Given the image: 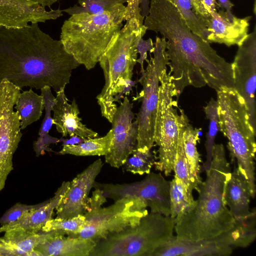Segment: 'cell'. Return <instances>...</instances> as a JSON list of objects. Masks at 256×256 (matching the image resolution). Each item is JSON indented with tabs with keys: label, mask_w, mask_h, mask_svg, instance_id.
Masks as SVG:
<instances>
[{
	"label": "cell",
	"mask_w": 256,
	"mask_h": 256,
	"mask_svg": "<svg viewBox=\"0 0 256 256\" xmlns=\"http://www.w3.org/2000/svg\"><path fill=\"white\" fill-rule=\"evenodd\" d=\"M143 24L146 30L160 34L166 40L168 73L177 100L188 86H208L216 92L223 88H234L232 62L193 32L167 0H150Z\"/></svg>",
	"instance_id": "6da1fadb"
},
{
	"label": "cell",
	"mask_w": 256,
	"mask_h": 256,
	"mask_svg": "<svg viewBox=\"0 0 256 256\" xmlns=\"http://www.w3.org/2000/svg\"><path fill=\"white\" fill-rule=\"evenodd\" d=\"M80 65L61 41L42 31L38 23L18 28L0 26V82L6 79L21 90L48 86L56 92Z\"/></svg>",
	"instance_id": "7a4b0ae2"
},
{
	"label": "cell",
	"mask_w": 256,
	"mask_h": 256,
	"mask_svg": "<svg viewBox=\"0 0 256 256\" xmlns=\"http://www.w3.org/2000/svg\"><path fill=\"white\" fill-rule=\"evenodd\" d=\"M198 188L194 206L174 219L176 236L192 240H210L231 228L234 218L223 198L231 169L222 144H214L210 170Z\"/></svg>",
	"instance_id": "3957f363"
},
{
	"label": "cell",
	"mask_w": 256,
	"mask_h": 256,
	"mask_svg": "<svg viewBox=\"0 0 256 256\" xmlns=\"http://www.w3.org/2000/svg\"><path fill=\"white\" fill-rule=\"evenodd\" d=\"M126 10L124 4H120L102 14L72 15L61 28L60 40L66 50L87 70L93 68L122 26Z\"/></svg>",
	"instance_id": "277c9868"
},
{
	"label": "cell",
	"mask_w": 256,
	"mask_h": 256,
	"mask_svg": "<svg viewBox=\"0 0 256 256\" xmlns=\"http://www.w3.org/2000/svg\"><path fill=\"white\" fill-rule=\"evenodd\" d=\"M216 92L219 130L227 138L231 160H236L254 198L256 132L250 124L245 101L238 93L232 88H223Z\"/></svg>",
	"instance_id": "5b68a950"
},
{
	"label": "cell",
	"mask_w": 256,
	"mask_h": 256,
	"mask_svg": "<svg viewBox=\"0 0 256 256\" xmlns=\"http://www.w3.org/2000/svg\"><path fill=\"white\" fill-rule=\"evenodd\" d=\"M146 30L144 26L138 29L132 22H126L114 34L98 62L105 83L96 98L102 116L111 123L118 107L114 98L132 80L138 56L137 44Z\"/></svg>",
	"instance_id": "8992f818"
},
{
	"label": "cell",
	"mask_w": 256,
	"mask_h": 256,
	"mask_svg": "<svg viewBox=\"0 0 256 256\" xmlns=\"http://www.w3.org/2000/svg\"><path fill=\"white\" fill-rule=\"evenodd\" d=\"M174 218L148 214L136 225L100 240L88 256H150L174 236Z\"/></svg>",
	"instance_id": "52a82bcc"
},
{
	"label": "cell",
	"mask_w": 256,
	"mask_h": 256,
	"mask_svg": "<svg viewBox=\"0 0 256 256\" xmlns=\"http://www.w3.org/2000/svg\"><path fill=\"white\" fill-rule=\"evenodd\" d=\"M152 53L153 57L150 55L146 70L138 80L142 86L140 93L142 105L134 121L138 130L136 148L141 150H151L154 146L160 77L168 64L164 38L156 36Z\"/></svg>",
	"instance_id": "ba28073f"
},
{
	"label": "cell",
	"mask_w": 256,
	"mask_h": 256,
	"mask_svg": "<svg viewBox=\"0 0 256 256\" xmlns=\"http://www.w3.org/2000/svg\"><path fill=\"white\" fill-rule=\"evenodd\" d=\"M174 97L173 84L166 68L160 77L154 132V142L158 146V160L154 165L166 176L173 170L179 133L180 114Z\"/></svg>",
	"instance_id": "9c48e42d"
},
{
	"label": "cell",
	"mask_w": 256,
	"mask_h": 256,
	"mask_svg": "<svg viewBox=\"0 0 256 256\" xmlns=\"http://www.w3.org/2000/svg\"><path fill=\"white\" fill-rule=\"evenodd\" d=\"M148 207L137 198H124L106 208L87 212L85 224L70 236L92 239L96 242L108 236L137 224L148 214Z\"/></svg>",
	"instance_id": "30bf717a"
},
{
	"label": "cell",
	"mask_w": 256,
	"mask_h": 256,
	"mask_svg": "<svg viewBox=\"0 0 256 256\" xmlns=\"http://www.w3.org/2000/svg\"><path fill=\"white\" fill-rule=\"evenodd\" d=\"M170 182L161 173L150 172L142 180L129 184H104L94 182L105 198L114 201L124 198H137L150 208L151 213L170 216Z\"/></svg>",
	"instance_id": "8fae6325"
},
{
	"label": "cell",
	"mask_w": 256,
	"mask_h": 256,
	"mask_svg": "<svg viewBox=\"0 0 256 256\" xmlns=\"http://www.w3.org/2000/svg\"><path fill=\"white\" fill-rule=\"evenodd\" d=\"M232 64L234 88L245 101L250 124L256 132V27L239 46Z\"/></svg>",
	"instance_id": "7c38bea8"
},
{
	"label": "cell",
	"mask_w": 256,
	"mask_h": 256,
	"mask_svg": "<svg viewBox=\"0 0 256 256\" xmlns=\"http://www.w3.org/2000/svg\"><path fill=\"white\" fill-rule=\"evenodd\" d=\"M117 107L112 122V140L109 152L105 156V161L112 167L119 168L136 148L138 135L136 122L133 120L134 104L126 96Z\"/></svg>",
	"instance_id": "4fadbf2b"
},
{
	"label": "cell",
	"mask_w": 256,
	"mask_h": 256,
	"mask_svg": "<svg viewBox=\"0 0 256 256\" xmlns=\"http://www.w3.org/2000/svg\"><path fill=\"white\" fill-rule=\"evenodd\" d=\"M102 166L99 158L70 182L66 194L56 209V218H72L84 215L88 212V194Z\"/></svg>",
	"instance_id": "5bb4252c"
},
{
	"label": "cell",
	"mask_w": 256,
	"mask_h": 256,
	"mask_svg": "<svg viewBox=\"0 0 256 256\" xmlns=\"http://www.w3.org/2000/svg\"><path fill=\"white\" fill-rule=\"evenodd\" d=\"M62 15V10L48 11L29 0H0V26L8 28H22L29 22H44Z\"/></svg>",
	"instance_id": "9a60e30c"
},
{
	"label": "cell",
	"mask_w": 256,
	"mask_h": 256,
	"mask_svg": "<svg viewBox=\"0 0 256 256\" xmlns=\"http://www.w3.org/2000/svg\"><path fill=\"white\" fill-rule=\"evenodd\" d=\"M251 16L230 18L223 10L211 12L204 22L208 34L206 41L210 44H224L228 46L240 45L248 35Z\"/></svg>",
	"instance_id": "2e32d148"
},
{
	"label": "cell",
	"mask_w": 256,
	"mask_h": 256,
	"mask_svg": "<svg viewBox=\"0 0 256 256\" xmlns=\"http://www.w3.org/2000/svg\"><path fill=\"white\" fill-rule=\"evenodd\" d=\"M233 249L215 239L192 240L173 237L150 256H227Z\"/></svg>",
	"instance_id": "e0dca14e"
},
{
	"label": "cell",
	"mask_w": 256,
	"mask_h": 256,
	"mask_svg": "<svg viewBox=\"0 0 256 256\" xmlns=\"http://www.w3.org/2000/svg\"><path fill=\"white\" fill-rule=\"evenodd\" d=\"M56 93V102L52 110L54 112L53 124H55L57 131L63 137L76 135L84 139H88L98 136L96 132L88 128L81 122L82 118L78 116L80 110L75 98L69 104L64 88Z\"/></svg>",
	"instance_id": "ac0fdd59"
},
{
	"label": "cell",
	"mask_w": 256,
	"mask_h": 256,
	"mask_svg": "<svg viewBox=\"0 0 256 256\" xmlns=\"http://www.w3.org/2000/svg\"><path fill=\"white\" fill-rule=\"evenodd\" d=\"M50 235L34 248L36 256H88L96 244L92 239L70 236L58 230Z\"/></svg>",
	"instance_id": "d6986e66"
},
{
	"label": "cell",
	"mask_w": 256,
	"mask_h": 256,
	"mask_svg": "<svg viewBox=\"0 0 256 256\" xmlns=\"http://www.w3.org/2000/svg\"><path fill=\"white\" fill-rule=\"evenodd\" d=\"M70 182H64L54 196L43 206L26 212L15 222L2 226L0 233L11 229H22L34 233L40 232L46 223L52 218L54 210L66 194Z\"/></svg>",
	"instance_id": "ffe728a7"
},
{
	"label": "cell",
	"mask_w": 256,
	"mask_h": 256,
	"mask_svg": "<svg viewBox=\"0 0 256 256\" xmlns=\"http://www.w3.org/2000/svg\"><path fill=\"white\" fill-rule=\"evenodd\" d=\"M250 186L246 177L234 166L225 184L223 194L224 203L234 218L245 217L250 214Z\"/></svg>",
	"instance_id": "44dd1931"
},
{
	"label": "cell",
	"mask_w": 256,
	"mask_h": 256,
	"mask_svg": "<svg viewBox=\"0 0 256 256\" xmlns=\"http://www.w3.org/2000/svg\"><path fill=\"white\" fill-rule=\"evenodd\" d=\"M51 233V231L34 233L22 229L9 230L0 238V246L8 256H36L34 248Z\"/></svg>",
	"instance_id": "7402d4cb"
},
{
	"label": "cell",
	"mask_w": 256,
	"mask_h": 256,
	"mask_svg": "<svg viewBox=\"0 0 256 256\" xmlns=\"http://www.w3.org/2000/svg\"><path fill=\"white\" fill-rule=\"evenodd\" d=\"M256 238V211L254 208L248 216L234 218V224L231 228L213 239L234 250L249 246Z\"/></svg>",
	"instance_id": "603a6c76"
},
{
	"label": "cell",
	"mask_w": 256,
	"mask_h": 256,
	"mask_svg": "<svg viewBox=\"0 0 256 256\" xmlns=\"http://www.w3.org/2000/svg\"><path fill=\"white\" fill-rule=\"evenodd\" d=\"M202 129L194 128L189 122L188 118L186 120L182 132V140L184 150L190 167V174L195 190H198L200 184L202 183L200 173V158L196 147L200 141V134Z\"/></svg>",
	"instance_id": "cb8c5ba5"
},
{
	"label": "cell",
	"mask_w": 256,
	"mask_h": 256,
	"mask_svg": "<svg viewBox=\"0 0 256 256\" xmlns=\"http://www.w3.org/2000/svg\"><path fill=\"white\" fill-rule=\"evenodd\" d=\"M14 108L18 112L21 130L38 120L44 108L42 96L35 93L32 88L20 92Z\"/></svg>",
	"instance_id": "d4e9b609"
},
{
	"label": "cell",
	"mask_w": 256,
	"mask_h": 256,
	"mask_svg": "<svg viewBox=\"0 0 256 256\" xmlns=\"http://www.w3.org/2000/svg\"><path fill=\"white\" fill-rule=\"evenodd\" d=\"M180 128L173 170L174 176L178 178L184 186L192 199H194L192 191L195 187L192 182L190 167L185 154L182 140V132L186 120L188 118L182 110H180Z\"/></svg>",
	"instance_id": "484cf974"
},
{
	"label": "cell",
	"mask_w": 256,
	"mask_h": 256,
	"mask_svg": "<svg viewBox=\"0 0 256 256\" xmlns=\"http://www.w3.org/2000/svg\"><path fill=\"white\" fill-rule=\"evenodd\" d=\"M112 136L111 129L103 137L86 139L78 144L64 146L58 154L77 156H106L110 150Z\"/></svg>",
	"instance_id": "4316f807"
},
{
	"label": "cell",
	"mask_w": 256,
	"mask_h": 256,
	"mask_svg": "<svg viewBox=\"0 0 256 256\" xmlns=\"http://www.w3.org/2000/svg\"><path fill=\"white\" fill-rule=\"evenodd\" d=\"M170 216L174 219L190 210L195 202L194 199L189 196L182 182L175 176L170 182Z\"/></svg>",
	"instance_id": "83f0119b"
},
{
	"label": "cell",
	"mask_w": 256,
	"mask_h": 256,
	"mask_svg": "<svg viewBox=\"0 0 256 256\" xmlns=\"http://www.w3.org/2000/svg\"><path fill=\"white\" fill-rule=\"evenodd\" d=\"M204 110L209 120V123L204 144L206 154V160L200 166V170L206 172L210 170V167L214 140L220 130L216 100L211 98L206 105L204 107Z\"/></svg>",
	"instance_id": "f1b7e54d"
},
{
	"label": "cell",
	"mask_w": 256,
	"mask_h": 256,
	"mask_svg": "<svg viewBox=\"0 0 256 256\" xmlns=\"http://www.w3.org/2000/svg\"><path fill=\"white\" fill-rule=\"evenodd\" d=\"M128 0H78L77 4L62 10L72 16L86 12L90 14H100L110 12L118 5L127 2Z\"/></svg>",
	"instance_id": "f546056e"
},
{
	"label": "cell",
	"mask_w": 256,
	"mask_h": 256,
	"mask_svg": "<svg viewBox=\"0 0 256 256\" xmlns=\"http://www.w3.org/2000/svg\"><path fill=\"white\" fill-rule=\"evenodd\" d=\"M178 10L194 34L206 40L208 32L204 22L194 12L190 0H167Z\"/></svg>",
	"instance_id": "4dcf8cb0"
},
{
	"label": "cell",
	"mask_w": 256,
	"mask_h": 256,
	"mask_svg": "<svg viewBox=\"0 0 256 256\" xmlns=\"http://www.w3.org/2000/svg\"><path fill=\"white\" fill-rule=\"evenodd\" d=\"M123 164L124 170L142 175L150 172L158 159L151 150L135 149Z\"/></svg>",
	"instance_id": "1f68e13d"
},
{
	"label": "cell",
	"mask_w": 256,
	"mask_h": 256,
	"mask_svg": "<svg viewBox=\"0 0 256 256\" xmlns=\"http://www.w3.org/2000/svg\"><path fill=\"white\" fill-rule=\"evenodd\" d=\"M84 224V215H80L66 219L52 218L46 223L41 231L48 232L58 230L64 232L66 236H72L78 234Z\"/></svg>",
	"instance_id": "d6a6232c"
},
{
	"label": "cell",
	"mask_w": 256,
	"mask_h": 256,
	"mask_svg": "<svg viewBox=\"0 0 256 256\" xmlns=\"http://www.w3.org/2000/svg\"><path fill=\"white\" fill-rule=\"evenodd\" d=\"M40 90L45 108V115L38 132L39 137L38 138L42 139L50 136L48 134V132L53 124V120L51 116V111L56 102V99L52 92L50 87L45 86L42 88Z\"/></svg>",
	"instance_id": "836d02e7"
},
{
	"label": "cell",
	"mask_w": 256,
	"mask_h": 256,
	"mask_svg": "<svg viewBox=\"0 0 256 256\" xmlns=\"http://www.w3.org/2000/svg\"><path fill=\"white\" fill-rule=\"evenodd\" d=\"M49 200V199L42 202L36 204H26L16 202L0 218V225H5L16 221L26 212L39 208Z\"/></svg>",
	"instance_id": "e575fe53"
},
{
	"label": "cell",
	"mask_w": 256,
	"mask_h": 256,
	"mask_svg": "<svg viewBox=\"0 0 256 256\" xmlns=\"http://www.w3.org/2000/svg\"><path fill=\"white\" fill-rule=\"evenodd\" d=\"M142 0H128L124 20L132 22L136 28L140 29L144 26V18L140 12V5Z\"/></svg>",
	"instance_id": "d590c367"
},
{
	"label": "cell",
	"mask_w": 256,
	"mask_h": 256,
	"mask_svg": "<svg viewBox=\"0 0 256 256\" xmlns=\"http://www.w3.org/2000/svg\"><path fill=\"white\" fill-rule=\"evenodd\" d=\"M154 50V43L151 38L144 40L142 38H140L137 44L136 51L137 53L140 54L139 58H137L136 62L140 64V73L141 74L144 72V62L146 60V62H148L147 59V52L149 51L151 54Z\"/></svg>",
	"instance_id": "8d00e7d4"
},
{
	"label": "cell",
	"mask_w": 256,
	"mask_h": 256,
	"mask_svg": "<svg viewBox=\"0 0 256 256\" xmlns=\"http://www.w3.org/2000/svg\"><path fill=\"white\" fill-rule=\"evenodd\" d=\"M60 142V140L56 138L51 137L46 139H37L33 143V148L36 156L45 154V152H54L48 146L52 144H56Z\"/></svg>",
	"instance_id": "74e56055"
},
{
	"label": "cell",
	"mask_w": 256,
	"mask_h": 256,
	"mask_svg": "<svg viewBox=\"0 0 256 256\" xmlns=\"http://www.w3.org/2000/svg\"><path fill=\"white\" fill-rule=\"evenodd\" d=\"M106 202V199L102 196L100 190L96 188L92 196L88 198V212L100 208Z\"/></svg>",
	"instance_id": "f35d334b"
},
{
	"label": "cell",
	"mask_w": 256,
	"mask_h": 256,
	"mask_svg": "<svg viewBox=\"0 0 256 256\" xmlns=\"http://www.w3.org/2000/svg\"><path fill=\"white\" fill-rule=\"evenodd\" d=\"M218 4L222 9H224L228 16L232 18L234 15L232 14V10L234 6L233 4L230 0H217Z\"/></svg>",
	"instance_id": "ab89813d"
},
{
	"label": "cell",
	"mask_w": 256,
	"mask_h": 256,
	"mask_svg": "<svg viewBox=\"0 0 256 256\" xmlns=\"http://www.w3.org/2000/svg\"><path fill=\"white\" fill-rule=\"evenodd\" d=\"M60 142H62V146L66 145H76L80 144L84 142L86 139L82 138L78 136H71L70 139L60 138Z\"/></svg>",
	"instance_id": "60d3db41"
},
{
	"label": "cell",
	"mask_w": 256,
	"mask_h": 256,
	"mask_svg": "<svg viewBox=\"0 0 256 256\" xmlns=\"http://www.w3.org/2000/svg\"><path fill=\"white\" fill-rule=\"evenodd\" d=\"M208 8L210 12L217 11L216 6H218L216 0H200Z\"/></svg>",
	"instance_id": "b9f144b4"
},
{
	"label": "cell",
	"mask_w": 256,
	"mask_h": 256,
	"mask_svg": "<svg viewBox=\"0 0 256 256\" xmlns=\"http://www.w3.org/2000/svg\"><path fill=\"white\" fill-rule=\"evenodd\" d=\"M149 4V0H142L140 5V12L144 18H145L148 14Z\"/></svg>",
	"instance_id": "7bdbcfd3"
},
{
	"label": "cell",
	"mask_w": 256,
	"mask_h": 256,
	"mask_svg": "<svg viewBox=\"0 0 256 256\" xmlns=\"http://www.w3.org/2000/svg\"><path fill=\"white\" fill-rule=\"evenodd\" d=\"M31 2L38 4L44 8L50 6L56 2L61 0H29Z\"/></svg>",
	"instance_id": "ee69618b"
},
{
	"label": "cell",
	"mask_w": 256,
	"mask_h": 256,
	"mask_svg": "<svg viewBox=\"0 0 256 256\" xmlns=\"http://www.w3.org/2000/svg\"><path fill=\"white\" fill-rule=\"evenodd\" d=\"M0 256H3V254H2V252H0Z\"/></svg>",
	"instance_id": "f6af8a7d"
}]
</instances>
